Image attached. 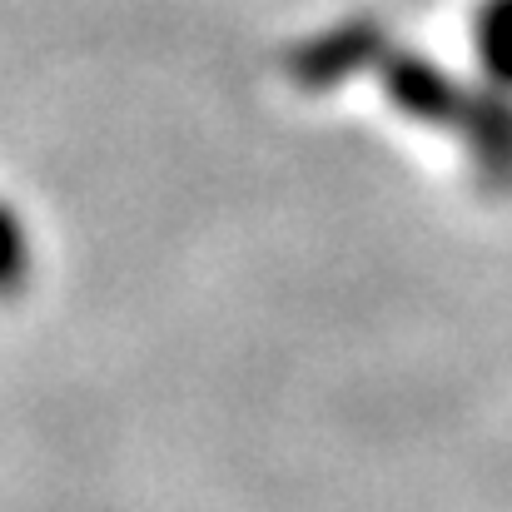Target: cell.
Wrapping results in <instances>:
<instances>
[{
	"instance_id": "6da1fadb",
	"label": "cell",
	"mask_w": 512,
	"mask_h": 512,
	"mask_svg": "<svg viewBox=\"0 0 512 512\" xmlns=\"http://www.w3.org/2000/svg\"><path fill=\"white\" fill-rule=\"evenodd\" d=\"M373 70H378L383 95H388L408 120L433 125V130H448V135L458 130L473 85H463L448 65H438V60H428V55H418V50H398V45H388L383 60H378Z\"/></svg>"
},
{
	"instance_id": "7a4b0ae2",
	"label": "cell",
	"mask_w": 512,
	"mask_h": 512,
	"mask_svg": "<svg viewBox=\"0 0 512 512\" xmlns=\"http://www.w3.org/2000/svg\"><path fill=\"white\" fill-rule=\"evenodd\" d=\"M383 50H388L383 25L373 15H353V20H339V25L299 40L284 65H289V80L299 90L324 95V90H339L343 80H353L358 70H373L383 60Z\"/></svg>"
},
{
	"instance_id": "3957f363",
	"label": "cell",
	"mask_w": 512,
	"mask_h": 512,
	"mask_svg": "<svg viewBox=\"0 0 512 512\" xmlns=\"http://www.w3.org/2000/svg\"><path fill=\"white\" fill-rule=\"evenodd\" d=\"M473 160V174L488 189H512V90L503 85H473L468 110L453 130Z\"/></svg>"
},
{
	"instance_id": "277c9868",
	"label": "cell",
	"mask_w": 512,
	"mask_h": 512,
	"mask_svg": "<svg viewBox=\"0 0 512 512\" xmlns=\"http://www.w3.org/2000/svg\"><path fill=\"white\" fill-rule=\"evenodd\" d=\"M473 40H478V65H483L488 85L512 90V0H483L478 5Z\"/></svg>"
}]
</instances>
